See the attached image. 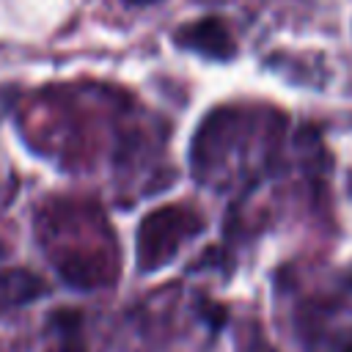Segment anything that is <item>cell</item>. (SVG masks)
Returning a JSON list of instances; mask_svg holds the SVG:
<instances>
[{"label": "cell", "mask_w": 352, "mask_h": 352, "mask_svg": "<svg viewBox=\"0 0 352 352\" xmlns=\"http://www.w3.org/2000/svg\"><path fill=\"white\" fill-rule=\"evenodd\" d=\"M195 217L182 209H160L148 214L138 234V261L140 270L162 267L179 248V242L192 234Z\"/></svg>", "instance_id": "cell-1"}, {"label": "cell", "mask_w": 352, "mask_h": 352, "mask_svg": "<svg viewBox=\"0 0 352 352\" xmlns=\"http://www.w3.org/2000/svg\"><path fill=\"white\" fill-rule=\"evenodd\" d=\"M182 47H192L209 58H228L234 52V41L220 19H201L190 28H184L179 36Z\"/></svg>", "instance_id": "cell-2"}, {"label": "cell", "mask_w": 352, "mask_h": 352, "mask_svg": "<svg viewBox=\"0 0 352 352\" xmlns=\"http://www.w3.org/2000/svg\"><path fill=\"white\" fill-rule=\"evenodd\" d=\"M338 352H352V341H349V344H344V346H341Z\"/></svg>", "instance_id": "cell-3"}]
</instances>
